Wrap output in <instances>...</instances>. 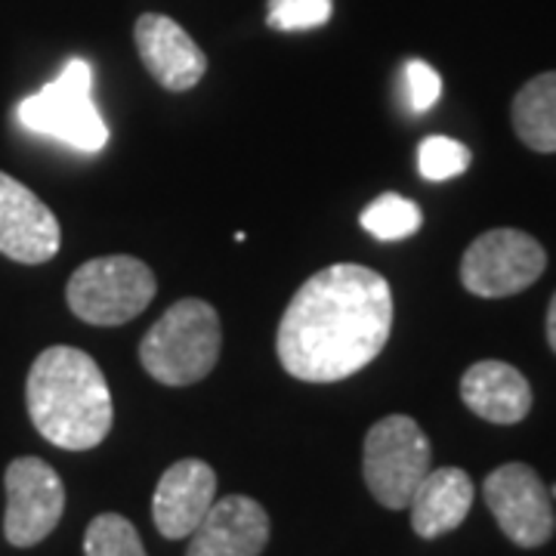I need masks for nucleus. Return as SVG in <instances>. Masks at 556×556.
Instances as JSON below:
<instances>
[{
  "instance_id": "f8f14e48",
  "label": "nucleus",
  "mask_w": 556,
  "mask_h": 556,
  "mask_svg": "<svg viewBox=\"0 0 556 556\" xmlns=\"http://www.w3.org/2000/svg\"><path fill=\"white\" fill-rule=\"evenodd\" d=\"M217 501V473L199 457H182L164 470L152 495V519L161 535L179 541L189 538L211 504Z\"/></svg>"
},
{
  "instance_id": "dca6fc26",
  "label": "nucleus",
  "mask_w": 556,
  "mask_h": 556,
  "mask_svg": "<svg viewBox=\"0 0 556 556\" xmlns=\"http://www.w3.org/2000/svg\"><path fill=\"white\" fill-rule=\"evenodd\" d=\"M517 137L541 155L556 152V72L526 80L510 109Z\"/></svg>"
},
{
  "instance_id": "4be33fe9",
  "label": "nucleus",
  "mask_w": 556,
  "mask_h": 556,
  "mask_svg": "<svg viewBox=\"0 0 556 556\" xmlns=\"http://www.w3.org/2000/svg\"><path fill=\"white\" fill-rule=\"evenodd\" d=\"M547 343H551V350L556 353V294L551 300V309H547Z\"/></svg>"
},
{
  "instance_id": "6e6552de",
  "label": "nucleus",
  "mask_w": 556,
  "mask_h": 556,
  "mask_svg": "<svg viewBox=\"0 0 556 556\" xmlns=\"http://www.w3.org/2000/svg\"><path fill=\"white\" fill-rule=\"evenodd\" d=\"M3 535L13 547H35L60 526L65 510V485L47 460L16 457L3 473Z\"/></svg>"
},
{
  "instance_id": "20e7f679",
  "label": "nucleus",
  "mask_w": 556,
  "mask_h": 556,
  "mask_svg": "<svg viewBox=\"0 0 556 556\" xmlns=\"http://www.w3.org/2000/svg\"><path fill=\"white\" fill-rule=\"evenodd\" d=\"M159 281L155 273L130 254H112L80 263L68 278L65 300L68 309L97 328H115L139 313L155 300Z\"/></svg>"
},
{
  "instance_id": "2eb2a0df",
  "label": "nucleus",
  "mask_w": 556,
  "mask_h": 556,
  "mask_svg": "<svg viewBox=\"0 0 556 556\" xmlns=\"http://www.w3.org/2000/svg\"><path fill=\"white\" fill-rule=\"evenodd\" d=\"M473 507V479L460 467H439L420 479L408 501L412 529L420 538H439L455 532Z\"/></svg>"
},
{
  "instance_id": "9d476101",
  "label": "nucleus",
  "mask_w": 556,
  "mask_h": 556,
  "mask_svg": "<svg viewBox=\"0 0 556 556\" xmlns=\"http://www.w3.org/2000/svg\"><path fill=\"white\" fill-rule=\"evenodd\" d=\"M60 244L56 214L28 186L0 170V254L25 266H38L56 257Z\"/></svg>"
},
{
  "instance_id": "5701e85b",
  "label": "nucleus",
  "mask_w": 556,
  "mask_h": 556,
  "mask_svg": "<svg viewBox=\"0 0 556 556\" xmlns=\"http://www.w3.org/2000/svg\"><path fill=\"white\" fill-rule=\"evenodd\" d=\"M551 497H556V485H554V489H551Z\"/></svg>"
},
{
  "instance_id": "39448f33",
  "label": "nucleus",
  "mask_w": 556,
  "mask_h": 556,
  "mask_svg": "<svg viewBox=\"0 0 556 556\" xmlns=\"http://www.w3.org/2000/svg\"><path fill=\"white\" fill-rule=\"evenodd\" d=\"M22 127L31 134L62 139L80 152H100L109 127L93 102V68L87 60H68L60 78L20 102Z\"/></svg>"
},
{
  "instance_id": "f257e3e1",
  "label": "nucleus",
  "mask_w": 556,
  "mask_h": 556,
  "mask_svg": "<svg viewBox=\"0 0 556 556\" xmlns=\"http://www.w3.org/2000/svg\"><path fill=\"white\" fill-rule=\"evenodd\" d=\"M393 331L390 281L358 263L306 278L278 321L276 353L291 378L338 383L371 365Z\"/></svg>"
},
{
  "instance_id": "a211bd4d",
  "label": "nucleus",
  "mask_w": 556,
  "mask_h": 556,
  "mask_svg": "<svg viewBox=\"0 0 556 556\" xmlns=\"http://www.w3.org/2000/svg\"><path fill=\"white\" fill-rule=\"evenodd\" d=\"M84 556H146L139 532L121 514H100L87 526Z\"/></svg>"
},
{
  "instance_id": "aec40b11",
  "label": "nucleus",
  "mask_w": 556,
  "mask_h": 556,
  "mask_svg": "<svg viewBox=\"0 0 556 556\" xmlns=\"http://www.w3.org/2000/svg\"><path fill=\"white\" fill-rule=\"evenodd\" d=\"M334 16V0H269L266 22L276 31H309Z\"/></svg>"
},
{
  "instance_id": "423d86ee",
  "label": "nucleus",
  "mask_w": 556,
  "mask_h": 556,
  "mask_svg": "<svg viewBox=\"0 0 556 556\" xmlns=\"http://www.w3.org/2000/svg\"><path fill=\"white\" fill-rule=\"evenodd\" d=\"M430 439L417 427L415 417H383L365 437V485L387 510H402L408 507L420 479L430 473Z\"/></svg>"
},
{
  "instance_id": "412c9836",
  "label": "nucleus",
  "mask_w": 556,
  "mask_h": 556,
  "mask_svg": "<svg viewBox=\"0 0 556 556\" xmlns=\"http://www.w3.org/2000/svg\"><path fill=\"white\" fill-rule=\"evenodd\" d=\"M405 93H408V105L412 112H430L437 105L439 93H442V78L439 72L424 60L405 62Z\"/></svg>"
},
{
  "instance_id": "ddd939ff",
  "label": "nucleus",
  "mask_w": 556,
  "mask_h": 556,
  "mask_svg": "<svg viewBox=\"0 0 556 556\" xmlns=\"http://www.w3.org/2000/svg\"><path fill=\"white\" fill-rule=\"evenodd\" d=\"M269 541V514L254 497L214 501L199 529L189 535L186 556H260Z\"/></svg>"
},
{
  "instance_id": "f3484780",
  "label": "nucleus",
  "mask_w": 556,
  "mask_h": 556,
  "mask_svg": "<svg viewBox=\"0 0 556 556\" xmlns=\"http://www.w3.org/2000/svg\"><path fill=\"white\" fill-rule=\"evenodd\" d=\"M358 223H362V229L371 232L375 239L402 241L412 239L417 229H420L424 214H420V207H417L415 201L402 199L396 192H387V195L375 199L365 211H362Z\"/></svg>"
},
{
  "instance_id": "4468645a",
  "label": "nucleus",
  "mask_w": 556,
  "mask_h": 556,
  "mask_svg": "<svg viewBox=\"0 0 556 556\" xmlns=\"http://www.w3.org/2000/svg\"><path fill=\"white\" fill-rule=\"evenodd\" d=\"M460 399L473 415L489 420V424H501V427L519 424L532 412L529 380L522 378L519 368L507 365V362H497V358L477 362L464 371Z\"/></svg>"
},
{
  "instance_id": "9b49d317",
  "label": "nucleus",
  "mask_w": 556,
  "mask_h": 556,
  "mask_svg": "<svg viewBox=\"0 0 556 556\" xmlns=\"http://www.w3.org/2000/svg\"><path fill=\"white\" fill-rule=\"evenodd\" d=\"M134 38H137L139 60L146 65V72L159 80L164 90L186 93L204 78L207 72L204 50L170 16L142 13L134 28Z\"/></svg>"
},
{
  "instance_id": "1a4fd4ad",
  "label": "nucleus",
  "mask_w": 556,
  "mask_h": 556,
  "mask_svg": "<svg viewBox=\"0 0 556 556\" xmlns=\"http://www.w3.org/2000/svg\"><path fill=\"white\" fill-rule=\"evenodd\" d=\"M485 504L501 532L517 547H541L554 538L556 517L551 489L529 464H504L482 485Z\"/></svg>"
},
{
  "instance_id": "6ab92c4d",
  "label": "nucleus",
  "mask_w": 556,
  "mask_h": 556,
  "mask_svg": "<svg viewBox=\"0 0 556 556\" xmlns=\"http://www.w3.org/2000/svg\"><path fill=\"white\" fill-rule=\"evenodd\" d=\"M470 161H473L470 149L452 137H427L417 149V167L424 179H433V182L460 177L470 167Z\"/></svg>"
},
{
  "instance_id": "f03ea898",
  "label": "nucleus",
  "mask_w": 556,
  "mask_h": 556,
  "mask_svg": "<svg viewBox=\"0 0 556 556\" xmlns=\"http://www.w3.org/2000/svg\"><path fill=\"white\" fill-rule=\"evenodd\" d=\"M25 405L38 433L65 452L97 448L112 430V390L97 358L75 346L43 350L25 380Z\"/></svg>"
},
{
  "instance_id": "0eeeda50",
  "label": "nucleus",
  "mask_w": 556,
  "mask_h": 556,
  "mask_svg": "<svg viewBox=\"0 0 556 556\" xmlns=\"http://www.w3.org/2000/svg\"><path fill=\"white\" fill-rule=\"evenodd\" d=\"M547 269V251L522 229H489L460 260V281L477 298H514Z\"/></svg>"
},
{
  "instance_id": "7ed1b4c3",
  "label": "nucleus",
  "mask_w": 556,
  "mask_h": 556,
  "mask_svg": "<svg viewBox=\"0 0 556 556\" xmlns=\"http://www.w3.org/2000/svg\"><path fill=\"white\" fill-rule=\"evenodd\" d=\"M223 346L217 309L199 298L177 300L139 343V362L164 387H189L214 371Z\"/></svg>"
}]
</instances>
